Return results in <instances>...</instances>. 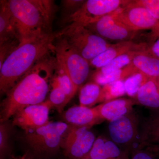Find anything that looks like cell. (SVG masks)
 I'll return each instance as SVG.
<instances>
[{"label": "cell", "mask_w": 159, "mask_h": 159, "mask_svg": "<svg viewBox=\"0 0 159 159\" xmlns=\"http://www.w3.org/2000/svg\"><path fill=\"white\" fill-rule=\"evenodd\" d=\"M131 63L139 72L149 77H159V59L149 56L145 51L138 53Z\"/></svg>", "instance_id": "obj_20"}, {"label": "cell", "mask_w": 159, "mask_h": 159, "mask_svg": "<svg viewBox=\"0 0 159 159\" xmlns=\"http://www.w3.org/2000/svg\"><path fill=\"white\" fill-rule=\"evenodd\" d=\"M141 50H134L122 54L109 63L104 66L98 69L97 72L102 74H107L121 70L130 64L134 57Z\"/></svg>", "instance_id": "obj_24"}, {"label": "cell", "mask_w": 159, "mask_h": 159, "mask_svg": "<svg viewBox=\"0 0 159 159\" xmlns=\"http://www.w3.org/2000/svg\"><path fill=\"white\" fill-rule=\"evenodd\" d=\"M51 84L52 89L48 100L53 107H55L59 112H61L70 100L64 91L60 86L54 76Z\"/></svg>", "instance_id": "obj_26"}, {"label": "cell", "mask_w": 159, "mask_h": 159, "mask_svg": "<svg viewBox=\"0 0 159 159\" xmlns=\"http://www.w3.org/2000/svg\"><path fill=\"white\" fill-rule=\"evenodd\" d=\"M136 103L155 111H159V88L156 78L150 77L134 98Z\"/></svg>", "instance_id": "obj_18"}, {"label": "cell", "mask_w": 159, "mask_h": 159, "mask_svg": "<svg viewBox=\"0 0 159 159\" xmlns=\"http://www.w3.org/2000/svg\"><path fill=\"white\" fill-rule=\"evenodd\" d=\"M130 159H157L151 152L145 148H134L129 152Z\"/></svg>", "instance_id": "obj_32"}, {"label": "cell", "mask_w": 159, "mask_h": 159, "mask_svg": "<svg viewBox=\"0 0 159 159\" xmlns=\"http://www.w3.org/2000/svg\"><path fill=\"white\" fill-rule=\"evenodd\" d=\"M112 13L102 16L86 27L104 39L121 42L131 41L137 31H133L118 21Z\"/></svg>", "instance_id": "obj_12"}, {"label": "cell", "mask_w": 159, "mask_h": 159, "mask_svg": "<svg viewBox=\"0 0 159 159\" xmlns=\"http://www.w3.org/2000/svg\"><path fill=\"white\" fill-rule=\"evenodd\" d=\"M112 13L116 20L133 31L159 29L158 20L145 8L130 5L129 2Z\"/></svg>", "instance_id": "obj_10"}, {"label": "cell", "mask_w": 159, "mask_h": 159, "mask_svg": "<svg viewBox=\"0 0 159 159\" xmlns=\"http://www.w3.org/2000/svg\"><path fill=\"white\" fill-rule=\"evenodd\" d=\"M9 159H40L37 158L32 156L31 154L29 153H26L22 156H15L10 155L9 158Z\"/></svg>", "instance_id": "obj_34"}, {"label": "cell", "mask_w": 159, "mask_h": 159, "mask_svg": "<svg viewBox=\"0 0 159 159\" xmlns=\"http://www.w3.org/2000/svg\"><path fill=\"white\" fill-rule=\"evenodd\" d=\"M102 89L101 86L94 82L82 86L80 90V105L91 107L99 103Z\"/></svg>", "instance_id": "obj_22"}, {"label": "cell", "mask_w": 159, "mask_h": 159, "mask_svg": "<svg viewBox=\"0 0 159 159\" xmlns=\"http://www.w3.org/2000/svg\"><path fill=\"white\" fill-rule=\"evenodd\" d=\"M85 1L63 0L61 1L63 19L69 17L75 13L83 5Z\"/></svg>", "instance_id": "obj_30"}, {"label": "cell", "mask_w": 159, "mask_h": 159, "mask_svg": "<svg viewBox=\"0 0 159 159\" xmlns=\"http://www.w3.org/2000/svg\"><path fill=\"white\" fill-rule=\"evenodd\" d=\"M142 46L134 43L131 41L120 42L112 44L105 51L89 61L90 65L100 69L108 64L113 60L122 54L134 50H142Z\"/></svg>", "instance_id": "obj_16"}, {"label": "cell", "mask_w": 159, "mask_h": 159, "mask_svg": "<svg viewBox=\"0 0 159 159\" xmlns=\"http://www.w3.org/2000/svg\"><path fill=\"white\" fill-rule=\"evenodd\" d=\"M126 94L124 81L118 80L106 84L102 88L99 102H108L118 99Z\"/></svg>", "instance_id": "obj_25"}, {"label": "cell", "mask_w": 159, "mask_h": 159, "mask_svg": "<svg viewBox=\"0 0 159 159\" xmlns=\"http://www.w3.org/2000/svg\"><path fill=\"white\" fill-rule=\"evenodd\" d=\"M20 43L50 37L56 11L54 1L9 0Z\"/></svg>", "instance_id": "obj_2"}, {"label": "cell", "mask_w": 159, "mask_h": 159, "mask_svg": "<svg viewBox=\"0 0 159 159\" xmlns=\"http://www.w3.org/2000/svg\"><path fill=\"white\" fill-rule=\"evenodd\" d=\"M156 80L157 84L159 88V77L156 78Z\"/></svg>", "instance_id": "obj_36"}, {"label": "cell", "mask_w": 159, "mask_h": 159, "mask_svg": "<svg viewBox=\"0 0 159 159\" xmlns=\"http://www.w3.org/2000/svg\"><path fill=\"white\" fill-rule=\"evenodd\" d=\"M138 72L131 63L130 64L121 70L108 74H102L96 71L93 76V82L100 86H104L118 80L124 81L131 75Z\"/></svg>", "instance_id": "obj_21"}, {"label": "cell", "mask_w": 159, "mask_h": 159, "mask_svg": "<svg viewBox=\"0 0 159 159\" xmlns=\"http://www.w3.org/2000/svg\"><path fill=\"white\" fill-rule=\"evenodd\" d=\"M55 35L20 44L0 67L1 93L8 92L38 61L54 51Z\"/></svg>", "instance_id": "obj_3"}, {"label": "cell", "mask_w": 159, "mask_h": 159, "mask_svg": "<svg viewBox=\"0 0 159 159\" xmlns=\"http://www.w3.org/2000/svg\"><path fill=\"white\" fill-rule=\"evenodd\" d=\"M79 159H90L86 158H83Z\"/></svg>", "instance_id": "obj_37"}, {"label": "cell", "mask_w": 159, "mask_h": 159, "mask_svg": "<svg viewBox=\"0 0 159 159\" xmlns=\"http://www.w3.org/2000/svg\"><path fill=\"white\" fill-rule=\"evenodd\" d=\"M152 51L157 57H159V39L154 44L152 47Z\"/></svg>", "instance_id": "obj_35"}, {"label": "cell", "mask_w": 159, "mask_h": 159, "mask_svg": "<svg viewBox=\"0 0 159 159\" xmlns=\"http://www.w3.org/2000/svg\"><path fill=\"white\" fill-rule=\"evenodd\" d=\"M129 4L140 6L148 10L152 16L159 20V0H138L130 1Z\"/></svg>", "instance_id": "obj_28"}, {"label": "cell", "mask_w": 159, "mask_h": 159, "mask_svg": "<svg viewBox=\"0 0 159 159\" xmlns=\"http://www.w3.org/2000/svg\"><path fill=\"white\" fill-rule=\"evenodd\" d=\"M159 144V111H155L143 122L140 130L139 147Z\"/></svg>", "instance_id": "obj_19"}, {"label": "cell", "mask_w": 159, "mask_h": 159, "mask_svg": "<svg viewBox=\"0 0 159 159\" xmlns=\"http://www.w3.org/2000/svg\"><path fill=\"white\" fill-rule=\"evenodd\" d=\"M20 43V42L19 40L16 39L0 45V67L2 65L7 57L17 48Z\"/></svg>", "instance_id": "obj_29"}, {"label": "cell", "mask_w": 159, "mask_h": 159, "mask_svg": "<svg viewBox=\"0 0 159 159\" xmlns=\"http://www.w3.org/2000/svg\"><path fill=\"white\" fill-rule=\"evenodd\" d=\"M64 145V152L69 159L83 158L90 151L96 137L90 129L71 125L68 129Z\"/></svg>", "instance_id": "obj_9"}, {"label": "cell", "mask_w": 159, "mask_h": 159, "mask_svg": "<svg viewBox=\"0 0 159 159\" xmlns=\"http://www.w3.org/2000/svg\"><path fill=\"white\" fill-rule=\"evenodd\" d=\"M130 1L120 0H88L77 11L63 19L62 24L87 26L100 18L126 6Z\"/></svg>", "instance_id": "obj_7"}, {"label": "cell", "mask_w": 159, "mask_h": 159, "mask_svg": "<svg viewBox=\"0 0 159 159\" xmlns=\"http://www.w3.org/2000/svg\"><path fill=\"white\" fill-rule=\"evenodd\" d=\"M56 55V61L55 65L54 76L57 80V82L63 90L69 100L74 97L76 92L74 85L63 63L58 56Z\"/></svg>", "instance_id": "obj_23"}, {"label": "cell", "mask_w": 159, "mask_h": 159, "mask_svg": "<svg viewBox=\"0 0 159 159\" xmlns=\"http://www.w3.org/2000/svg\"><path fill=\"white\" fill-rule=\"evenodd\" d=\"M54 52L65 66L77 92L88 77L90 63L78 53L64 38L55 34Z\"/></svg>", "instance_id": "obj_6"}, {"label": "cell", "mask_w": 159, "mask_h": 159, "mask_svg": "<svg viewBox=\"0 0 159 159\" xmlns=\"http://www.w3.org/2000/svg\"><path fill=\"white\" fill-rule=\"evenodd\" d=\"M9 132L8 129L4 122H2L0 126V154L1 159H4L9 152Z\"/></svg>", "instance_id": "obj_31"}, {"label": "cell", "mask_w": 159, "mask_h": 159, "mask_svg": "<svg viewBox=\"0 0 159 159\" xmlns=\"http://www.w3.org/2000/svg\"><path fill=\"white\" fill-rule=\"evenodd\" d=\"M108 131L111 140L129 154L139 146V120L133 111L109 122Z\"/></svg>", "instance_id": "obj_8"}, {"label": "cell", "mask_w": 159, "mask_h": 159, "mask_svg": "<svg viewBox=\"0 0 159 159\" xmlns=\"http://www.w3.org/2000/svg\"><path fill=\"white\" fill-rule=\"evenodd\" d=\"M150 77L141 72L131 75L124 80L126 94L129 97L134 98L141 87Z\"/></svg>", "instance_id": "obj_27"}, {"label": "cell", "mask_w": 159, "mask_h": 159, "mask_svg": "<svg viewBox=\"0 0 159 159\" xmlns=\"http://www.w3.org/2000/svg\"><path fill=\"white\" fill-rule=\"evenodd\" d=\"M56 57L52 51L38 61L8 92L3 101L1 122L29 106L43 102L54 74Z\"/></svg>", "instance_id": "obj_1"}, {"label": "cell", "mask_w": 159, "mask_h": 159, "mask_svg": "<svg viewBox=\"0 0 159 159\" xmlns=\"http://www.w3.org/2000/svg\"><path fill=\"white\" fill-rule=\"evenodd\" d=\"M90 159H130L129 152L112 140L100 136L96 139L90 151L85 157Z\"/></svg>", "instance_id": "obj_14"}, {"label": "cell", "mask_w": 159, "mask_h": 159, "mask_svg": "<svg viewBox=\"0 0 159 159\" xmlns=\"http://www.w3.org/2000/svg\"><path fill=\"white\" fill-rule=\"evenodd\" d=\"M0 4V45L13 40H19L20 41L16 26L7 5V1H1Z\"/></svg>", "instance_id": "obj_17"}, {"label": "cell", "mask_w": 159, "mask_h": 159, "mask_svg": "<svg viewBox=\"0 0 159 159\" xmlns=\"http://www.w3.org/2000/svg\"><path fill=\"white\" fill-rule=\"evenodd\" d=\"M63 117L66 122L71 125L89 129L104 121L96 107L91 108L80 105L68 109L64 114Z\"/></svg>", "instance_id": "obj_13"}, {"label": "cell", "mask_w": 159, "mask_h": 159, "mask_svg": "<svg viewBox=\"0 0 159 159\" xmlns=\"http://www.w3.org/2000/svg\"><path fill=\"white\" fill-rule=\"evenodd\" d=\"M52 107L49 100L27 107L13 116L12 124L21 128L27 133L49 122V111Z\"/></svg>", "instance_id": "obj_11"}, {"label": "cell", "mask_w": 159, "mask_h": 159, "mask_svg": "<svg viewBox=\"0 0 159 159\" xmlns=\"http://www.w3.org/2000/svg\"><path fill=\"white\" fill-rule=\"evenodd\" d=\"M56 34L64 38L70 45L89 61L112 45L86 26L76 24L66 25Z\"/></svg>", "instance_id": "obj_5"}, {"label": "cell", "mask_w": 159, "mask_h": 159, "mask_svg": "<svg viewBox=\"0 0 159 159\" xmlns=\"http://www.w3.org/2000/svg\"><path fill=\"white\" fill-rule=\"evenodd\" d=\"M65 122H49L26 133L25 140L37 158L54 155L59 150L63 137L69 129Z\"/></svg>", "instance_id": "obj_4"}, {"label": "cell", "mask_w": 159, "mask_h": 159, "mask_svg": "<svg viewBox=\"0 0 159 159\" xmlns=\"http://www.w3.org/2000/svg\"><path fill=\"white\" fill-rule=\"evenodd\" d=\"M135 104L136 102L133 99L118 98L102 102L96 108L101 119L110 122L133 111Z\"/></svg>", "instance_id": "obj_15"}, {"label": "cell", "mask_w": 159, "mask_h": 159, "mask_svg": "<svg viewBox=\"0 0 159 159\" xmlns=\"http://www.w3.org/2000/svg\"><path fill=\"white\" fill-rule=\"evenodd\" d=\"M140 148H145L151 152L157 159H159V144L146 145Z\"/></svg>", "instance_id": "obj_33"}]
</instances>
